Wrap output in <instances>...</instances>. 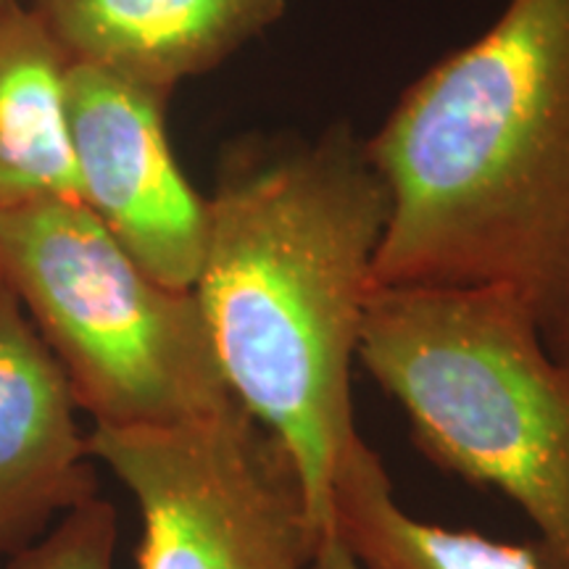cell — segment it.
Here are the masks:
<instances>
[{
    "mask_svg": "<svg viewBox=\"0 0 569 569\" xmlns=\"http://www.w3.org/2000/svg\"><path fill=\"white\" fill-rule=\"evenodd\" d=\"M0 277L92 427H167L232 407L193 290L161 284L80 198L0 209Z\"/></svg>",
    "mask_w": 569,
    "mask_h": 569,
    "instance_id": "277c9868",
    "label": "cell"
},
{
    "mask_svg": "<svg viewBox=\"0 0 569 569\" xmlns=\"http://www.w3.org/2000/svg\"><path fill=\"white\" fill-rule=\"evenodd\" d=\"M21 0H0V11H6V9H11V6H19Z\"/></svg>",
    "mask_w": 569,
    "mask_h": 569,
    "instance_id": "5bb4252c",
    "label": "cell"
},
{
    "mask_svg": "<svg viewBox=\"0 0 569 569\" xmlns=\"http://www.w3.org/2000/svg\"><path fill=\"white\" fill-rule=\"evenodd\" d=\"M561 353H569V325H567V332H565V340H561Z\"/></svg>",
    "mask_w": 569,
    "mask_h": 569,
    "instance_id": "4fadbf2b",
    "label": "cell"
},
{
    "mask_svg": "<svg viewBox=\"0 0 569 569\" xmlns=\"http://www.w3.org/2000/svg\"><path fill=\"white\" fill-rule=\"evenodd\" d=\"M288 0H30L67 63L167 98L282 19Z\"/></svg>",
    "mask_w": 569,
    "mask_h": 569,
    "instance_id": "ba28073f",
    "label": "cell"
},
{
    "mask_svg": "<svg viewBox=\"0 0 569 569\" xmlns=\"http://www.w3.org/2000/svg\"><path fill=\"white\" fill-rule=\"evenodd\" d=\"M356 361L448 472L509 498L569 569V353L501 288H375Z\"/></svg>",
    "mask_w": 569,
    "mask_h": 569,
    "instance_id": "3957f363",
    "label": "cell"
},
{
    "mask_svg": "<svg viewBox=\"0 0 569 569\" xmlns=\"http://www.w3.org/2000/svg\"><path fill=\"white\" fill-rule=\"evenodd\" d=\"M209 203L193 293L234 401L280 438L317 528L353 419L351 369L388 193L348 124L234 142Z\"/></svg>",
    "mask_w": 569,
    "mask_h": 569,
    "instance_id": "6da1fadb",
    "label": "cell"
},
{
    "mask_svg": "<svg viewBox=\"0 0 569 569\" xmlns=\"http://www.w3.org/2000/svg\"><path fill=\"white\" fill-rule=\"evenodd\" d=\"M117 538V509L96 496L67 511L32 546L13 553L9 569H113Z\"/></svg>",
    "mask_w": 569,
    "mask_h": 569,
    "instance_id": "8fae6325",
    "label": "cell"
},
{
    "mask_svg": "<svg viewBox=\"0 0 569 569\" xmlns=\"http://www.w3.org/2000/svg\"><path fill=\"white\" fill-rule=\"evenodd\" d=\"M88 446L138 503V569H311L330 536L296 459L238 401L182 425L92 427Z\"/></svg>",
    "mask_w": 569,
    "mask_h": 569,
    "instance_id": "5b68a950",
    "label": "cell"
},
{
    "mask_svg": "<svg viewBox=\"0 0 569 569\" xmlns=\"http://www.w3.org/2000/svg\"><path fill=\"white\" fill-rule=\"evenodd\" d=\"M69 377L0 277V553L13 557L56 517L98 496Z\"/></svg>",
    "mask_w": 569,
    "mask_h": 569,
    "instance_id": "52a82bcc",
    "label": "cell"
},
{
    "mask_svg": "<svg viewBox=\"0 0 569 569\" xmlns=\"http://www.w3.org/2000/svg\"><path fill=\"white\" fill-rule=\"evenodd\" d=\"M311 569H359V565L353 561L351 551L340 543L336 532H330V536L319 543L315 561H311Z\"/></svg>",
    "mask_w": 569,
    "mask_h": 569,
    "instance_id": "7c38bea8",
    "label": "cell"
},
{
    "mask_svg": "<svg viewBox=\"0 0 569 569\" xmlns=\"http://www.w3.org/2000/svg\"><path fill=\"white\" fill-rule=\"evenodd\" d=\"M332 532L359 569H546L536 543H503L409 515L361 432L332 480Z\"/></svg>",
    "mask_w": 569,
    "mask_h": 569,
    "instance_id": "9c48e42d",
    "label": "cell"
},
{
    "mask_svg": "<svg viewBox=\"0 0 569 569\" xmlns=\"http://www.w3.org/2000/svg\"><path fill=\"white\" fill-rule=\"evenodd\" d=\"M63 71L61 51L24 3L0 11V209L40 196L80 198Z\"/></svg>",
    "mask_w": 569,
    "mask_h": 569,
    "instance_id": "30bf717a",
    "label": "cell"
},
{
    "mask_svg": "<svg viewBox=\"0 0 569 569\" xmlns=\"http://www.w3.org/2000/svg\"><path fill=\"white\" fill-rule=\"evenodd\" d=\"M388 193L375 288H501L569 325V0H507L372 138Z\"/></svg>",
    "mask_w": 569,
    "mask_h": 569,
    "instance_id": "7a4b0ae2",
    "label": "cell"
},
{
    "mask_svg": "<svg viewBox=\"0 0 569 569\" xmlns=\"http://www.w3.org/2000/svg\"><path fill=\"white\" fill-rule=\"evenodd\" d=\"M167 98L88 63H67L63 119L80 198L153 280L193 290L209 203L182 174Z\"/></svg>",
    "mask_w": 569,
    "mask_h": 569,
    "instance_id": "8992f818",
    "label": "cell"
}]
</instances>
